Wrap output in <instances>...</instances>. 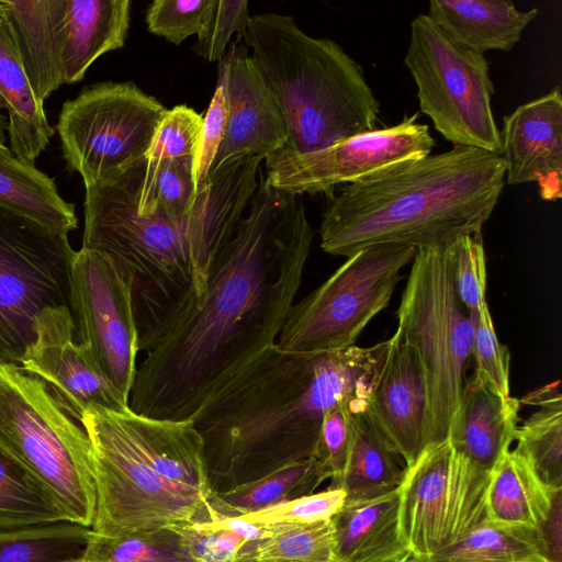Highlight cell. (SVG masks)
Instances as JSON below:
<instances>
[{"mask_svg":"<svg viewBox=\"0 0 562 562\" xmlns=\"http://www.w3.org/2000/svg\"><path fill=\"white\" fill-rule=\"evenodd\" d=\"M249 204L201 295H192L144 351L128 402L134 413L191 419L223 382L276 344L314 232L300 196L265 177Z\"/></svg>","mask_w":562,"mask_h":562,"instance_id":"1","label":"cell"},{"mask_svg":"<svg viewBox=\"0 0 562 562\" xmlns=\"http://www.w3.org/2000/svg\"><path fill=\"white\" fill-rule=\"evenodd\" d=\"M228 120V102L226 92L216 85L205 116L203 117L199 150L195 162L196 188L206 180L220 147L225 137Z\"/></svg>","mask_w":562,"mask_h":562,"instance_id":"46","label":"cell"},{"mask_svg":"<svg viewBox=\"0 0 562 562\" xmlns=\"http://www.w3.org/2000/svg\"><path fill=\"white\" fill-rule=\"evenodd\" d=\"M457 295L471 314L486 303V258L482 232L460 235L447 244Z\"/></svg>","mask_w":562,"mask_h":562,"instance_id":"38","label":"cell"},{"mask_svg":"<svg viewBox=\"0 0 562 562\" xmlns=\"http://www.w3.org/2000/svg\"><path fill=\"white\" fill-rule=\"evenodd\" d=\"M398 512L400 488L345 502L331 518L338 562H398L412 555L400 536Z\"/></svg>","mask_w":562,"mask_h":562,"instance_id":"25","label":"cell"},{"mask_svg":"<svg viewBox=\"0 0 562 562\" xmlns=\"http://www.w3.org/2000/svg\"><path fill=\"white\" fill-rule=\"evenodd\" d=\"M346 496L342 488L328 486L325 491L296 497L238 517L260 526L314 524L331 519L344 506Z\"/></svg>","mask_w":562,"mask_h":562,"instance_id":"42","label":"cell"},{"mask_svg":"<svg viewBox=\"0 0 562 562\" xmlns=\"http://www.w3.org/2000/svg\"><path fill=\"white\" fill-rule=\"evenodd\" d=\"M0 108L8 114L10 149L21 161L35 166L48 146L55 128L29 81L19 49L0 5Z\"/></svg>","mask_w":562,"mask_h":562,"instance_id":"24","label":"cell"},{"mask_svg":"<svg viewBox=\"0 0 562 562\" xmlns=\"http://www.w3.org/2000/svg\"><path fill=\"white\" fill-rule=\"evenodd\" d=\"M132 81H101L66 100L56 132L69 171L85 187L111 180L145 158L167 112Z\"/></svg>","mask_w":562,"mask_h":562,"instance_id":"11","label":"cell"},{"mask_svg":"<svg viewBox=\"0 0 562 562\" xmlns=\"http://www.w3.org/2000/svg\"><path fill=\"white\" fill-rule=\"evenodd\" d=\"M214 0H155L146 11L150 33L180 45L187 37L204 30Z\"/></svg>","mask_w":562,"mask_h":562,"instance_id":"40","label":"cell"},{"mask_svg":"<svg viewBox=\"0 0 562 562\" xmlns=\"http://www.w3.org/2000/svg\"><path fill=\"white\" fill-rule=\"evenodd\" d=\"M80 423L92 448L93 533L117 536L218 518L210 496L156 471L131 439L119 412L91 407Z\"/></svg>","mask_w":562,"mask_h":562,"instance_id":"8","label":"cell"},{"mask_svg":"<svg viewBox=\"0 0 562 562\" xmlns=\"http://www.w3.org/2000/svg\"><path fill=\"white\" fill-rule=\"evenodd\" d=\"M270 527L268 537L246 542L235 562H338L331 519Z\"/></svg>","mask_w":562,"mask_h":562,"instance_id":"34","label":"cell"},{"mask_svg":"<svg viewBox=\"0 0 562 562\" xmlns=\"http://www.w3.org/2000/svg\"><path fill=\"white\" fill-rule=\"evenodd\" d=\"M68 285L78 342L130 402L140 350L128 279L108 255L81 248L72 255Z\"/></svg>","mask_w":562,"mask_h":562,"instance_id":"14","label":"cell"},{"mask_svg":"<svg viewBox=\"0 0 562 562\" xmlns=\"http://www.w3.org/2000/svg\"><path fill=\"white\" fill-rule=\"evenodd\" d=\"M91 527L74 521L0 530V562H68L81 560Z\"/></svg>","mask_w":562,"mask_h":562,"instance_id":"33","label":"cell"},{"mask_svg":"<svg viewBox=\"0 0 562 562\" xmlns=\"http://www.w3.org/2000/svg\"><path fill=\"white\" fill-rule=\"evenodd\" d=\"M249 20L248 1L214 0L211 16L198 36L195 53L209 61H220L234 33L236 42L244 40Z\"/></svg>","mask_w":562,"mask_h":562,"instance_id":"44","label":"cell"},{"mask_svg":"<svg viewBox=\"0 0 562 562\" xmlns=\"http://www.w3.org/2000/svg\"><path fill=\"white\" fill-rule=\"evenodd\" d=\"M217 85L226 92L228 120L212 168L243 155L266 158L285 147L286 122L246 45L236 41L231 44L218 61Z\"/></svg>","mask_w":562,"mask_h":562,"instance_id":"17","label":"cell"},{"mask_svg":"<svg viewBox=\"0 0 562 562\" xmlns=\"http://www.w3.org/2000/svg\"><path fill=\"white\" fill-rule=\"evenodd\" d=\"M520 404L498 394L474 371L464 380L447 439L458 454L491 472L515 441Z\"/></svg>","mask_w":562,"mask_h":562,"instance_id":"21","label":"cell"},{"mask_svg":"<svg viewBox=\"0 0 562 562\" xmlns=\"http://www.w3.org/2000/svg\"><path fill=\"white\" fill-rule=\"evenodd\" d=\"M537 14L507 0H430L427 13L452 42L481 55L510 50Z\"/></svg>","mask_w":562,"mask_h":562,"instance_id":"23","label":"cell"},{"mask_svg":"<svg viewBox=\"0 0 562 562\" xmlns=\"http://www.w3.org/2000/svg\"><path fill=\"white\" fill-rule=\"evenodd\" d=\"M416 248L380 244L351 256L293 304L276 345L291 353L338 351L355 345L368 323L385 308L413 261Z\"/></svg>","mask_w":562,"mask_h":562,"instance_id":"9","label":"cell"},{"mask_svg":"<svg viewBox=\"0 0 562 562\" xmlns=\"http://www.w3.org/2000/svg\"><path fill=\"white\" fill-rule=\"evenodd\" d=\"M520 403L538 406L516 429L514 449L550 490L562 488V395L555 381L528 393Z\"/></svg>","mask_w":562,"mask_h":562,"instance_id":"30","label":"cell"},{"mask_svg":"<svg viewBox=\"0 0 562 562\" xmlns=\"http://www.w3.org/2000/svg\"><path fill=\"white\" fill-rule=\"evenodd\" d=\"M8 126V120L7 117L0 112V144H4L7 137H5V131Z\"/></svg>","mask_w":562,"mask_h":562,"instance_id":"48","label":"cell"},{"mask_svg":"<svg viewBox=\"0 0 562 562\" xmlns=\"http://www.w3.org/2000/svg\"><path fill=\"white\" fill-rule=\"evenodd\" d=\"M367 405L368 401L341 404L329 411L322 422L315 457L328 468L330 487H335L344 474L355 436L356 412Z\"/></svg>","mask_w":562,"mask_h":562,"instance_id":"43","label":"cell"},{"mask_svg":"<svg viewBox=\"0 0 562 562\" xmlns=\"http://www.w3.org/2000/svg\"><path fill=\"white\" fill-rule=\"evenodd\" d=\"M562 488L552 494L551 506L544 520L536 527L541 555L546 562H562Z\"/></svg>","mask_w":562,"mask_h":562,"instance_id":"47","label":"cell"},{"mask_svg":"<svg viewBox=\"0 0 562 562\" xmlns=\"http://www.w3.org/2000/svg\"><path fill=\"white\" fill-rule=\"evenodd\" d=\"M331 474L316 457L285 465L257 481L212 495L217 517H237L308 495Z\"/></svg>","mask_w":562,"mask_h":562,"instance_id":"31","label":"cell"},{"mask_svg":"<svg viewBox=\"0 0 562 562\" xmlns=\"http://www.w3.org/2000/svg\"><path fill=\"white\" fill-rule=\"evenodd\" d=\"M447 244L416 249L396 313L395 334L425 375L427 448L447 439L472 357L473 321L457 295Z\"/></svg>","mask_w":562,"mask_h":562,"instance_id":"7","label":"cell"},{"mask_svg":"<svg viewBox=\"0 0 562 562\" xmlns=\"http://www.w3.org/2000/svg\"><path fill=\"white\" fill-rule=\"evenodd\" d=\"M61 520L68 519L48 491L0 451V530Z\"/></svg>","mask_w":562,"mask_h":562,"instance_id":"36","label":"cell"},{"mask_svg":"<svg viewBox=\"0 0 562 562\" xmlns=\"http://www.w3.org/2000/svg\"><path fill=\"white\" fill-rule=\"evenodd\" d=\"M367 406L356 412L350 453L335 486L346 492V502L367 501L400 488L408 469Z\"/></svg>","mask_w":562,"mask_h":562,"instance_id":"27","label":"cell"},{"mask_svg":"<svg viewBox=\"0 0 562 562\" xmlns=\"http://www.w3.org/2000/svg\"><path fill=\"white\" fill-rule=\"evenodd\" d=\"M501 156L508 184L537 182L546 201L562 194V95L559 88L504 116Z\"/></svg>","mask_w":562,"mask_h":562,"instance_id":"20","label":"cell"},{"mask_svg":"<svg viewBox=\"0 0 562 562\" xmlns=\"http://www.w3.org/2000/svg\"><path fill=\"white\" fill-rule=\"evenodd\" d=\"M490 474L458 454L448 439L408 467L400 486L398 528L413 557L429 558L487 520Z\"/></svg>","mask_w":562,"mask_h":562,"instance_id":"13","label":"cell"},{"mask_svg":"<svg viewBox=\"0 0 562 562\" xmlns=\"http://www.w3.org/2000/svg\"><path fill=\"white\" fill-rule=\"evenodd\" d=\"M398 562H419V561L415 557L409 555V557H407V558H405V559H403V560H401Z\"/></svg>","mask_w":562,"mask_h":562,"instance_id":"49","label":"cell"},{"mask_svg":"<svg viewBox=\"0 0 562 562\" xmlns=\"http://www.w3.org/2000/svg\"><path fill=\"white\" fill-rule=\"evenodd\" d=\"M169 527L181 536L198 562H235L247 542L237 533L218 525L216 519L180 522Z\"/></svg>","mask_w":562,"mask_h":562,"instance_id":"45","label":"cell"},{"mask_svg":"<svg viewBox=\"0 0 562 562\" xmlns=\"http://www.w3.org/2000/svg\"><path fill=\"white\" fill-rule=\"evenodd\" d=\"M81 562H198L170 527L117 536L92 532Z\"/></svg>","mask_w":562,"mask_h":562,"instance_id":"37","label":"cell"},{"mask_svg":"<svg viewBox=\"0 0 562 562\" xmlns=\"http://www.w3.org/2000/svg\"><path fill=\"white\" fill-rule=\"evenodd\" d=\"M203 117L193 109L179 104L167 110L153 136L145 159L191 158L196 162Z\"/></svg>","mask_w":562,"mask_h":562,"instance_id":"39","label":"cell"},{"mask_svg":"<svg viewBox=\"0 0 562 562\" xmlns=\"http://www.w3.org/2000/svg\"><path fill=\"white\" fill-rule=\"evenodd\" d=\"M144 166L145 158L86 188L81 247L111 257L128 279L140 351L195 295L186 218L173 222L159 207L138 213Z\"/></svg>","mask_w":562,"mask_h":562,"instance_id":"5","label":"cell"},{"mask_svg":"<svg viewBox=\"0 0 562 562\" xmlns=\"http://www.w3.org/2000/svg\"><path fill=\"white\" fill-rule=\"evenodd\" d=\"M261 160L255 155L231 158L212 168L196 188L194 204L186 216L195 296L203 292L214 260L258 188Z\"/></svg>","mask_w":562,"mask_h":562,"instance_id":"19","label":"cell"},{"mask_svg":"<svg viewBox=\"0 0 562 562\" xmlns=\"http://www.w3.org/2000/svg\"><path fill=\"white\" fill-rule=\"evenodd\" d=\"M374 347L291 353L272 345L223 382L191 420L213 494L316 456L333 408L368 401Z\"/></svg>","mask_w":562,"mask_h":562,"instance_id":"2","label":"cell"},{"mask_svg":"<svg viewBox=\"0 0 562 562\" xmlns=\"http://www.w3.org/2000/svg\"><path fill=\"white\" fill-rule=\"evenodd\" d=\"M3 12L30 85L44 104L64 85L65 0H3Z\"/></svg>","mask_w":562,"mask_h":562,"instance_id":"22","label":"cell"},{"mask_svg":"<svg viewBox=\"0 0 562 562\" xmlns=\"http://www.w3.org/2000/svg\"><path fill=\"white\" fill-rule=\"evenodd\" d=\"M554 491L538 479L520 454L507 450L490 474L487 519L536 528L547 517Z\"/></svg>","mask_w":562,"mask_h":562,"instance_id":"29","label":"cell"},{"mask_svg":"<svg viewBox=\"0 0 562 562\" xmlns=\"http://www.w3.org/2000/svg\"><path fill=\"white\" fill-rule=\"evenodd\" d=\"M505 183V161L483 149H452L386 166L345 184L321 223V247L349 257L380 244L438 246L482 232Z\"/></svg>","mask_w":562,"mask_h":562,"instance_id":"3","label":"cell"},{"mask_svg":"<svg viewBox=\"0 0 562 562\" xmlns=\"http://www.w3.org/2000/svg\"><path fill=\"white\" fill-rule=\"evenodd\" d=\"M0 205L61 235L78 227L75 204L64 200L55 179L16 158L0 144Z\"/></svg>","mask_w":562,"mask_h":562,"instance_id":"28","label":"cell"},{"mask_svg":"<svg viewBox=\"0 0 562 562\" xmlns=\"http://www.w3.org/2000/svg\"><path fill=\"white\" fill-rule=\"evenodd\" d=\"M244 41L286 122V149L311 153L375 130L380 102L336 42L279 13L251 15Z\"/></svg>","mask_w":562,"mask_h":562,"instance_id":"4","label":"cell"},{"mask_svg":"<svg viewBox=\"0 0 562 562\" xmlns=\"http://www.w3.org/2000/svg\"><path fill=\"white\" fill-rule=\"evenodd\" d=\"M374 347L368 412L411 467L427 449V391L415 349L394 334Z\"/></svg>","mask_w":562,"mask_h":562,"instance_id":"18","label":"cell"},{"mask_svg":"<svg viewBox=\"0 0 562 562\" xmlns=\"http://www.w3.org/2000/svg\"><path fill=\"white\" fill-rule=\"evenodd\" d=\"M417 559V558H416ZM419 562H546L536 528L485 520Z\"/></svg>","mask_w":562,"mask_h":562,"instance_id":"32","label":"cell"},{"mask_svg":"<svg viewBox=\"0 0 562 562\" xmlns=\"http://www.w3.org/2000/svg\"><path fill=\"white\" fill-rule=\"evenodd\" d=\"M195 198L194 159H166L158 162L145 159L137 195L139 214L149 215L159 207L171 221L180 223L189 214Z\"/></svg>","mask_w":562,"mask_h":562,"instance_id":"35","label":"cell"},{"mask_svg":"<svg viewBox=\"0 0 562 562\" xmlns=\"http://www.w3.org/2000/svg\"><path fill=\"white\" fill-rule=\"evenodd\" d=\"M68 562H81V560H76V561H68Z\"/></svg>","mask_w":562,"mask_h":562,"instance_id":"50","label":"cell"},{"mask_svg":"<svg viewBox=\"0 0 562 562\" xmlns=\"http://www.w3.org/2000/svg\"><path fill=\"white\" fill-rule=\"evenodd\" d=\"M130 0H65L64 83H76L105 53L124 46Z\"/></svg>","mask_w":562,"mask_h":562,"instance_id":"26","label":"cell"},{"mask_svg":"<svg viewBox=\"0 0 562 562\" xmlns=\"http://www.w3.org/2000/svg\"><path fill=\"white\" fill-rule=\"evenodd\" d=\"M436 142L418 115L398 124L375 128L326 148L297 154L285 147L267 156L266 181L293 195L325 193L351 183L392 164L431 154Z\"/></svg>","mask_w":562,"mask_h":562,"instance_id":"15","label":"cell"},{"mask_svg":"<svg viewBox=\"0 0 562 562\" xmlns=\"http://www.w3.org/2000/svg\"><path fill=\"white\" fill-rule=\"evenodd\" d=\"M0 451L48 491L68 520L92 526L97 490L86 429L45 382L2 361Z\"/></svg>","mask_w":562,"mask_h":562,"instance_id":"6","label":"cell"},{"mask_svg":"<svg viewBox=\"0 0 562 562\" xmlns=\"http://www.w3.org/2000/svg\"><path fill=\"white\" fill-rule=\"evenodd\" d=\"M74 252L68 236L0 205V361L19 364L38 313L68 305Z\"/></svg>","mask_w":562,"mask_h":562,"instance_id":"12","label":"cell"},{"mask_svg":"<svg viewBox=\"0 0 562 562\" xmlns=\"http://www.w3.org/2000/svg\"><path fill=\"white\" fill-rule=\"evenodd\" d=\"M404 65L416 83L420 111L445 139L501 155L494 85L484 55L452 42L423 13L411 23Z\"/></svg>","mask_w":562,"mask_h":562,"instance_id":"10","label":"cell"},{"mask_svg":"<svg viewBox=\"0 0 562 562\" xmlns=\"http://www.w3.org/2000/svg\"><path fill=\"white\" fill-rule=\"evenodd\" d=\"M33 334L19 366L45 382L78 422L91 407L114 412L130 408L89 351L76 341L75 321L68 305L42 310L35 318Z\"/></svg>","mask_w":562,"mask_h":562,"instance_id":"16","label":"cell"},{"mask_svg":"<svg viewBox=\"0 0 562 562\" xmlns=\"http://www.w3.org/2000/svg\"><path fill=\"white\" fill-rule=\"evenodd\" d=\"M473 321L472 357L475 372L498 394L510 396V352L499 342L487 303L470 314Z\"/></svg>","mask_w":562,"mask_h":562,"instance_id":"41","label":"cell"}]
</instances>
